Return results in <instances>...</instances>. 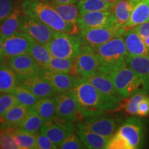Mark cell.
Instances as JSON below:
<instances>
[{
  "label": "cell",
  "instance_id": "6da1fadb",
  "mask_svg": "<svg viewBox=\"0 0 149 149\" xmlns=\"http://www.w3.org/2000/svg\"><path fill=\"white\" fill-rule=\"evenodd\" d=\"M72 91L79 103L83 119L115 111L120 104L104 95L90 81L80 76Z\"/></svg>",
  "mask_w": 149,
  "mask_h": 149
},
{
  "label": "cell",
  "instance_id": "7a4b0ae2",
  "mask_svg": "<svg viewBox=\"0 0 149 149\" xmlns=\"http://www.w3.org/2000/svg\"><path fill=\"white\" fill-rule=\"evenodd\" d=\"M21 10L22 14L40 20L55 31L70 34H79L81 31L77 24L63 19L49 0H24Z\"/></svg>",
  "mask_w": 149,
  "mask_h": 149
},
{
  "label": "cell",
  "instance_id": "3957f363",
  "mask_svg": "<svg viewBox=\"0 0 149 149\" xmlns=\"http://www.w3.org/2000/svg\"><path fill=\"white\" fill-rule=\"evenodd\" d=\"M94 51L98 59L99 72L109 75L114 70L126 66L128 54L123 35L115 37Z\"/></svg>",
  "mask_w": 149,
  "mask_h": 149
},
{
  "label": "cell",
  "instance_id": "277c9868",
  "mask_svg": "<svg viewBox=\"0 0 149 149\" xmlns=\"http://www.w3.org/2000/svg\"><path fill=\"white\" fill-rule=\"evenodd\" d=\"M84 43L79 34L55 31L45 47L53 57L75 59L81 52Z\"/></svg>",
  "mask_w": 149,
  "mask_h": 149
},
{
  "label": "cell",
  "instance_id": "5b68a950",
  "mask_svg": "<svg viewBox=\"0 0 149 149\" xmlns=\"http://www.w3.org/2000/svg\"><path fill=\"white\" fill-rule=\"evenodd\" d=\"M109 76L115 88L124 98H127L139 91L148 93L141 77L127 66L114 70Z\"/></svg>",
  "mask_w": 149,
  "mask_h": 149
},
{
  "label": "cell",
  "instance_id": "8992f818",
  "mask_svg": "<svg viewBox=\"0 0 149 149\" xmlns=\"http://www.w3.org/2000/svg\"><path fill=\"white\" fill-rule=\"evenodd\" d=\"M55 117L58 120L76 123L83 120L81 109L72 90L57 94Z\"/></svg>",
  "mask_w": 149,
  "mask_h": 149
},
{
  "label": "cell",
  "instance_id": "52a82bcc",
  "mask_svg": "<svg viewBox=\"0 0 149 149\" xmlns=\"http://www.w3.org/2000/svg\"><path fill=\"white\" fill-rule=\"evenodd\" d=\"M119 120L110 115L103 114L85 117L76 122L77 128L88 130L104 137H111L119 128Z\"/></svg>",
  "mask_w": 149,
  "mask_h": 149
},
{
  "label": "cell",
  "instance_id": "ba28073f",
  "mask_svg": "<svg viewBox=\"0 0 149 149\" xmlns=\"http://www.w3.org/2000/svg\"><path fill=\"white\" fill-rule=\"evenodd\" d=\"M126 29L113 26L108 27L90 28L81 29L79 35L84 44L89 46L93 51L102 44L109 42L117 35H123Z\"/></svg>",
  "mask_w": 149,
  "mask_h": 149
},
{
  "label": "cell",
  "instance_id": "9c48e42d",
  "mask_svg": "<svg viewBox=\"0 0 149 149\" xmlns=\"http://www.w3.org/2000/svg\"><path fill=\"white\" fill-rule=\"evenodd\" d=\"M144 124L140 117L131 115L119 126L117 133L128 143L131 149L141 148L144 141Z\"/></svg>",
  "mask_w": 149,
  "mask_h": 149
},
{
  "label": "cell",
  "instance_id": "30bf717a",
  "mask_svg": "<svg viewBox=\"0 0 149 149\" xmlns=\"http://www.w3.org/2000/svg\"><path fill=\"white\" fill-rule=\"evenodd\" d=\"M19 31L32 37L35 42L45 46L51 40L55 31L40 20L22 15L20 22Z\"/></svg>",
  "mask_w": 149,
  "mask_h": 149
},
{
  "label": "cell",
  "instance_id": "8fae6325",
  "mask_svg": "<svg viewBox=\"0 0 149 149\" xmlns=\"http://www.w3.org/2000/svg\"><path fill=\"white\" fill-rule=\"evenodd\" d=\"M6 63L15 72L19 79L40 75L41 66L30 54H23L6 59Z\"/></svg>",
  "mask_w": 149,
  "mask_h": 149
},
{
  "label": "cell",
  "instance_id": "7c38bea8",
  "mask_svg": "<svg viewBox=\"0 0 149 149\" xmlns=\"http://www.w3.org/2000/svg\"><path fill=\"white\" fill-rule=\"evenodd\" d=\"M76 129L77 127L73 122L60 120L55 117L51 122L44 123L40 132L47 136L59 148L70 134L76 131Z\"/></svg>",
  "mask_w": 149,
  "mask_h": 149
},
{
  "label": "cell",
  "instance_id": "4fadbf2b",
  "mask_svg": "<svg viewBox=\"0 0 149 149\" xmlns=\"http://www.w3.org/2000/svg\"><path fill=\"white\" fill-rule=\"evenodd\" d=\"M35 41L22 31H18L3 42V53L6 58L29 53Z\"/></svg>",
  "mask_w": 149,
  "mask_h": 149
},
{
  "label": "cell",
  "instance_id": "5bb4252c",
  "mask_svg": "<svg viewBox=\"0 0 149 149\" xmlns=\"http://www.w3.org/2000/svg\"><path fill=\"white\" fill-rule=\"evenodd\" d=\"M98 68V59L95 51L89 46L84 44L80 53L74 59L76 74L86 78L97 72Z\"/></svg>",
  "mask_w": 149,
  "mask_h": 149
},
{
  "label": "cell",
  "instance_id": "9a60e30c",
  "mask_svg": "<svg viewBox=\"0 0 149 149\" xmlns=\"http://www.w3.org/2000/svg\"><path fill=\"white\" fill-rule=\"evenodd\" d=\"M80 29L117 26L112 10L96 11L80 14L77 19Z\"/></svg>",
  "mask_w": 149,
  "mask_h": 149
},
{
  "label": "cell",
  "instance_id": "2e32d148",
  "mask_svg": "<svg viewBox=\"0 0 149 149\" xmlns=\"http://www.w3.org/2000/svg\"><path fill=\"white\" fill-rule=\"evenodd\" d=\"M40 75L51 84L57 94L66 92L73 88L77 77L68 73L53 72L46 69H42Z\"/></svg>",
  "mask_w": 149,
  "mask_h": 149
},
{
  "label": "cell",
  "instance_id": "e0dca14e",
  "mask_svg": "<svg viewBox=\"0 0 149 149\" xmlns=\"http://www.w3.org/2000/svg\"><path fill=\"white\" fill-rule=\"evenodd\" d=\"M85 79L94 85L104 95L114 100L117 103L120 104L124 99L107 74L97 71L92 75L86 77Z\"/></svg>",
  "mask_w": 149,
  "mask_h": 149
},
{
  "label": "cell",
  "instance_id": "ac0fdd59",
  "mask_svg": "<svg viewBox=\"0 0 149 149\" xmlns=\"http://www.w3.org/2000/svg\"><path fill=\"white\" fill-rule=\"evenodd\" d=\"M19 85L25 87L40 99L55 97L57 95L51 84L41 75L19 80Z\"/></svg>",
  "mask_w": 149,
  "mask_h": 149
},
{
  "label": "cell",
  "instance_id": "d6986e66",
  "mask_svg": "<svg viewBox=\"0 0 149 149\" xmlns=\"http://www.w3.org/2000/svg\"><path fill=\"white\" fill-rule=\"evenodd\" d=\"M123 37L128 56H149V48L133 28L126 29Z\"/></svg>",
  "mask_w": 149,
  "mask_h": 149
},
{
  "label": "cell",
  "instance_id": "ffe728a7",
  "mask_svg": "<svg viewBox=\"0 0 149 149\" xmlns=\"http://www.w3.org/2000/svg\"><path fill=\"white\" fill-rule=\"evenodd\" d=\"M30 109L19 104L11 107L0 120V130L16 129Z\"/></svg>",
  "mask_w": 149,
  "mask_h": 149
},
{
  "label": "cell",
  "instance_id": "44dd1931",
  "mask_svg": "<svg viewBox=\"0 0 149 149\" xmlns=\"http://www.w3.org/2000/svg\"><path fill=\"white\" fill-rule=\"evenodd\" d=\"M139 0H118L113 6L112 12L119 27L125 29L132 12Z\"/></svg>",
  "mask_w": 149,
  "mask_h": 149
},
{
  "label": "cell",
  "instance_id": "7402d4cb",
  "mask_svg": "<svg viewBox=\"0 0 149 149\" xmlns=\"http://www.w3.org/2000/svg\"><path fill=\"white\" fill-rule=\"evenodd\" d=\"M126 66L140 76L144 81L145 89L149 94V56H128Z\"/></svg>",
  "mask_w": 149,
  "mask_h": 149
},
{
  "label": "cell",
  "instance_id": "603a6c76",
  "mask_svg": "<svg viewBox=\"0 0 149 149\" xmlns=\"http://www.w3.org/2000/svg\"><path fill=\"white\" fill-rule=\"evenodd\" d=\"M19 85V79L6 62L0 63V93H13Z\"/></svg>",
  "mask_w": 149,
  "mask_h": 149
},
{
  "label": "cell",
  "instance_id": "cb8c5ba5",
  "mask_svg": "<svg viewBox=\"0 0 149 149\" xmlns=\"http://www.w3.org/2000/svg\"><path fill=\"white\" fill-rule=\"evenodd\" d=\"M22 10L15 7L9 15L0 24V37L3 41L19 31Z\"/></svg>",
  "mask_w": 149,
  "mask_h": 149
},
{
  "label": "cell",
  "instance_id": "d4e9b609",
  "mask_svg": "<svg viewBox=\"0 0 149 149\" xmlns=\"http://www.w3.org/2000/svg\"><path fill=\"white\" fill-rule=\"evenodd\" d=\"M76 132L79 136L86 148L91 149L106 148L111 137H104L88 130L77 128Z\"/></svg>",
  "mask_w": 149,
  "mask_h": 149
},
{
  "label": "cell",
  "instance_id": "484cf974",
  "mask_svg": "<svg viewBox=\"0 0 149 149\" xmlns=\"http://www.w3.org/2000/svg\"><path fill=\"white\" fill-rule=\"evenodd\" d=\"M44 122L35 110L31 108L17 129L25 133L37 135L41 131Z\"/></svg>",
  "mask_w": 149,
  "mask_h": 149
},
{
  "label": "cell",
  "instance_id": "4316f807",
  "mask_svg": "<svg viewBox=\"0 0 149 149\" xmlns=\"http://www.w3.org/2000/svg\"><path fill=\"white\" fill-rule=\"evenodd\" d=\"M32 109L42 117L44 123L51 122L55 118V97H51L39 99Z\"/></svg>",
  "mask_w": 149,
  "mask_h": 149
},
{
  "label": "cell",
  "instance_id": "83f0119b",
  "mask_svg": "<svg viewBox=\"0 0 149 149\" xmlns=\"http://www.w3.org/2000/svg\"><path fill=\"white\" fill-rule=\"evenodd\" d=\"M149 23V0H139L135 5L125 29Z\"/></svg>",
  "mask_w": 149,
  "mask_h": 149
},
{
  "label": "cell",
  "instance_id": "f1b7e54d",
  "mask_svg": "<svg viewBox=\"0 0 149 149\" xmlns=\"http://www.w3.org/2000/svg\"><path fill=\"white\" fill-rule=\"evenodd\" d=\"M147 95H148V93L139 91L127 98H124L115 111H122L130 115L137 116L139 104Z\"/></svg>",
  "mask_w": 149,
  "mask_h": 149
},
{
  "label": "cell",
  "instance_id": "f546056e",
  "mask_svg": "<svg viewBox=\"0 0 149 149\" xmlns=\"http://www.w3.org/2000/svg\"><path fill=\"white\" fill-rule=\"evenodd\" d=\"M42 69L77 75L74 70V59H65L53 57L51 61L45 66L43 67Z\"/></svg>",
  "mask_w": 149,
  "mask_h": 149
},
{
  "label": "cell",
  "instance_id": "4dcf8cb0",
  "mask_svg": "<svg viewBox=\"0 0 149 149\" xmlns=\"http://www.w3.org/2000/svg\"><path fill=\"white\" fill-rule=\"evenodd\" d=\"M51 5L63 19L67 22L77 24L79 16L77 5L75 3H58L49 0Z\"/></svg>",
  "mask_w": 149,
  "mask_h": 149
},
{
  "label": "cell",
  "instance_id": "1f68e13d",
  "mask_svg": "<svg viewBox=\"0 0 149 149\" xmlns=\"http://www.w3.org/2000/svg\"><path fill=\"white\" fill-rule=\"evenodd\" d=\"M79 14L96 11L112 10L114 3L104 0H79L77 3Z\"/></svg>",
  "mask_w": 149,
  "mask_h": 149
},
{
  "label": "cell",
  "instance_id": "d6a6232c",
  "mask_svg": "<svg viewBox=\"0 0 149 149\" xmlns=\"http://www.w3.org/2000/svg\"><path fill=\"white\" fill-rule=\"evenodd\" d=\"M12 134L20 149L37 148L35 135L20 131L17 128L12 130Z\"/></svg>",
  "mask_w": 149,
  "mask_h": 149
},
{
  "label": "cell",
  "instance_id": "836d02e7",
  "mask_svg": "<svg viewBox=\"0 0 149 149\" xmlns=\"http://www.w3.org/2000/svg\"><path fill=\"white\" fill-rule=\"evenodd\" d=\"M29 54L37 61V62L41 66V68L45 66L53 57L51 53L45 47V46H43L36 42H35L33 44Z\"/></svg>",
  "mask_w": 149,
  "mask_h": 149
},
{
  "label": "cell",
  "instance_id": "e575fe53",
  "mask_svg": "<svg viewBox=\"0 0 149 149\" xmlns=\"http://www.w3.org/2000/svg\"><path fill=\"white\" fill-rule=\"evenodd\" d=\"M13 93L16 98L17 104H22L29 108H32L40 99L21 85H19Z\"/></svg>",
  "mask_w": 149,
  "mask_h": 149
},
{
  "label": "cell",
  "instance_id": "d590c367",
  "mask_svg": "<svg viewBox=\"0 0 149 149\" xmlns=\"http://www.w3.org/2000/svg\"><path fill=\"white\" fill-rule=\"evenodd\" d=\"M15 104H17V101L13 93H0V120L5 113Z\"/></svg>",
  "mask_w": 149,
  "mask_h": 149
},
{
  "label": "cell",
  "instance_id": "8d00e7d4",
  "mask_svg": "<svg viewBox=\"0 0 149 149\" xmlns=\"http://www.w3.org/2000/svg\"><path fill=\"white\" fill-rule=\"evenodd\" d=\"M13 130H1L0 149H20L12 134Z\"/></svg>",
  "mask_w": 149,
  "mask_h": 149
},
{
  "label": "cell",
  "instance_id": "74e56055",
  "mask_svg": "<svg viewBox=\"0 0 149 149\" xmlns=\"http://www.w3.org/2000/svg\"><path fill=\"white\" fill-rule=\"evenodd\" d=\"M61 149H79L86 148L82 141L80 139L77 132H73L68 136L63 143L59 146Z\"/></svg>",
  "mask_w": 149,
  "mask_h": 149
},
{
  "label": "cell",
  "instance_id": "f35d334b",
  "mask_svg": "<svg viewBox=\"0 0 149 149\" xmlns=\"http://www.w3.org/2000/svg\"><path fill=\"white\" fill-rule=\"evenodd\" d=\"M107 149H131L128 143L122 136L115 133L110 138L106 146Z\"/></svg>",
  "mask_w": 149,
  "mask_h": 149
},
{
  "label": "cell",
  "instance_id": "ab89813d",
  "mask_svg": "<svg viewBox=\"0 0 149 149\" xmlns=\"http://www.w3.org/2000/svg\"><path fill=\"white\" fill-rule=\"evenodd\" d=\"M15 0H0V24L15 8Z\"/></svg>",
  "mask_w": 149,
  "mask_h": 149
},
{
  "label": "cell",
  "instance_id": "60d3db41",
  "mask_svg": "<svg viewBox=\"0 0 149 149\" xmlns=\"http://www.w3.org/2000/svg\"><path fill=\"white\" fill-rule=\"evenodd\" d=\"M36 136V144L37 149H56L58 148L51 139L44 133L40 132Z\"/></svg>",
  "mask_w": 149,
  "mask_h": 149
},
{
  "label": "cell",
  "instance_id": "b9f144b4",
  "mask_svg": "<svg viewBox=\"0 0 149 149\" xmlns=\"http://www.w3.org/2000/svg\"><path fill=\"white\" fill-rule=\"evenodd\" d=\"M133 28L140 35L145 44L149 48V23L141 24Z\"/></svg>",
  "mask_w": 149,
  "mask_h": 149
},
{
  "label": "cell",
  "instance_id": "7bdbcfd3",
  "mask_svg": "<svg viewBox=\"0 0 149 149\" xmlns=\"http://www.w3.org/2000/svg\"><path fill=\"white\" fill-rule=\"evenodd\" d=\"M149 115V94L145 97L139 104L137 116L140 117H147Z\"/></svg>",
  "mask_w": 149,
  "mask_h": 149
},
{
  "label": "cell",
  "instance_id": "ee69618b",
  "mask_svg": "<svg viewBox=\"0 0 149 149\" xmlns=\"http://www.w3.org/2000/svg\"><path fill=\"white\" fill-rule=\"evenodd\" d=\"M3 41L0 37V63L6 62V58L4 53H3Z\"/></svg>",
  "mask_w": 149,
  "mask_h": 149
},
{
  "label": "cell",
  "instance_id": "f6af8a7d",
  "mask_svg": "<svg viewBox=\"0 0 149 149\" xmlns=\"http://www.w3.org/2000/svg\"><path fill=\"white\" fill-rule=\"evenodd\" d=\"M51 1L58 3H77L79 0H51Z\"/></svg>",
  "mask_w": 149,
  "mask_h": 149
},
{
  "label": "cell",
  "instance_id": "bcb514c9",
  "mask_svg": "<svg viewBox=\"0 0 149 149\" xmlns=\"http://www.w3.org/2000/svg\"><path fill=\"white\" fill-rule=\"evenodd\" d=\"M104 1H107V2H109V3H115L117 2V1H118V0H104Z\"/></svg>",
  "mask_w": 149,
  "mask_h": 149
},
{
  "label": "cell",
  "instance_id": "7dc6e473",
  "mask_svg": "<svg viewBox=\"0 0 149 149\" xmlns=\"http://www.w3.org/2000/svg\"><path fill=\"white\" fill-rule=\"evenodd\" d=\"M0 135H1V130H0Z\"/></svg>",
  "mask_w": 149,
  "mask_h": 149
}]
</instances>
